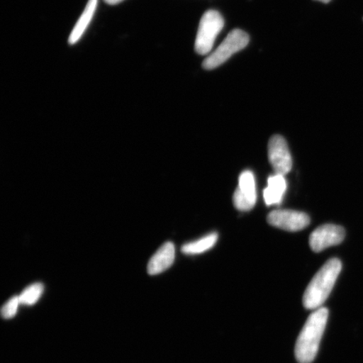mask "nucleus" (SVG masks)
<instances>
[{"mask_svg": "<svg viewBox=\"0 0 363 363\" xmlns=\"http://www.w3.org/2000/svg\"><path fill=\"white\" fill-rule=\"evenodd\" d=\"M342 269V262L338 258H331L317 272L303 294V306L307 310L321 308L333 291Z\"/></svg>", "mask_w": 363, "mask_h": 363, "instance_id": "nucleus-2", "label": "nucleus"}, {"mask_svg": "<svg viewBox=\"0 0 363 363\" xmlns=\"http://www.w3.org/2000/svg\"><path fill=\"white\" fill-rule=\"evenodd\" d=\"M267 222L277 228L294 233L306 228L311 223V218L301 211L277 210L272 211L267 216Z\"/></svg>", "mask_w": 363, "mask_h": 363, "instance_id": "nucleus-7", "label": "nucleus"}, {"mask_svg": "<svg viewBox=\"0 0 363 363\" xmlns=\"http://www.w3.org/2000/svg\"><path fill=\"white\" fill-rule=\"evenodd\" d=\"M328 317V308L322 307L308 316L295 346V357L299 363H311L315 359Z\"/></svg>", "mask_w": 363, "mask_h": 363, "instance_id": "nucleus-1", "label": "nucleus"}, {"mask_svg": "<svg viewBox=\"0 0 363 363\" xmlns=\"http://www.w3.org/2000/svg\"><path fill=\"white\" fill-rule=\"evenodd\" d=\"M97 6L98 0H89L87 6H86L78 21H77L74 29L72 30L69 39H68V43H69L70 45L76 44L79 42L82 36H83L91 21H92Z\"/></svg>", "mask_w": 363, "mask_h": 363, "instance_id": "nucleus-11", "label": "nucleus"}, {"mask_svg": "<svg viewBox=\"0 0 363 363\" xmlns=\"http://www.w3.org/2000/svg\"><path fill=\"white\" fill-rule=\"evenodd\" d=\"M248 43L249 36L245 31L239 29L230 31L216 51L204 59L203 67L206 70L215 69L235 53L242 51Z\"/></svg>", "mask_w": 363, "mask_h": 363, "instance_id": "nucleus-4", "label": "nucleus"}, {"mask_svg": "<svg viewBox=\"0 0 363 363\" xmlns=\"http://www.w3.org/2000/svg\"><path fill=\"white\" fill-rule=\"evenodd\" d=\"M104 1L108 4H110V6H116V4L123 2L124 0H104Z\"/></svg>", "mask_w": 363, "mask_h": 363, "instance_id": "nucleus-15", "label": "nucleus"}, {"mask_svg": "<svg viewBox=\"0 0 363 363\" xmlns=\"http://www.w3.org/2000/svg\"><path fill=\"white\" fill-rule=\"evenodd\" d=\"M224 25L223 17L219 12L211 10L203 13L195 40V51L199 55H207L212 51L217 36Z\"/></svg>", "mask_w": 363, "mask_h": 363, "instance_id": "nucleus-3", "label": "nucleus"}, {"mask_svg": "<svg viewBox=\"0 0 363 363\" xmlns=\"http://www.w3.org/2000/svg\"><path fill=\"white\" fill-rule=\"evenodd\" d=\"M217 240V233L208 234L201 239L195 240V242L184 245L182 247V252L186 255H198V254L206 252L214 247Z\"/></svg>", "mask_w": 363, "mask_h": 363, "instance_id": "nucleus-12", "label": "nucleus"}, {"mask_svg": "<svg viewBox=\"0 0 363 363\" xmlns=\"http://www.w3.org/2000/svg\"><path fill=\"white\" fill-rule=\"evenodd\" d=\"M346 235L343 227L328 224L318 227L311 235L310 246L315 252L337 246L343 242Z\"/></svg>", "mask_w": 363, "mask_h": 363, "instance_id": "nucleus-8", "label": "nucleus"}, {"mask_svg": "<svg viewBox=\"0 0 363 363\" xmlns=\"http://www.w3.org/2000/svg\"><path fill=\"white\" fill-rule=\"evenodd\" d=\"M44 291L43 284L36 283L27 287L21 295H19L21 305L33 306L39 301Z\"/></svg>", "mask_w": 363, "mask_h": 363, "instance_id": "nucleus-13", "label": "nucleus"}, {"mask_svg": "<svg viewBox=\"0 0 363 363\" xmlns=\"http://www.w3.org/2000/svg\"><path fill=\"white\" fill-rule=\"evenodd\" d=\"M287 189V183L284 175L275 174L267 179V188L263 191L265 203L267 206L279 204L283 201Z\"/></svg>", "mask_w": 363, "mask_h": 363, "instance_id": "nucleus-10", "label": "nucleus"}, {"mask_svg": "<svg viewBox=\"0 0 363 363\" xmlns=\"http://www.w3.org/2000/svg\"><path fill=\"white\" fill-rule=\"evenodd\" d=\"M175 259V247L172 242H166L154 254L147 265L150 275H157L167 270L174 264Z\"/></svg>", "mask_w": 363, "mask_h": 363, "instance_id": "nucleus-9", "label": "nucleus"}, {"mask_svg": "<svg viewBox=\"0 0 363 363\" xmlns=\"http://www.w3.org/2000/svg\"><path fill=\"white\" fill-rule=\"evenodd\" d=\"M21 305L19 296H13L2 308L1 314L4 319L15 317Z\"/></svg>", "mask_w": 363, "mask_h": 363, "instance_id": "nucleus-14", "label": "nucleus"}, {"mask_svg": "<svg viewBox=\"0 0 363 363\" xmlns=\"http://www.w3.org/2000/svg\"><path fill=\"white\" fill-rule=\"evenodd\" d=\"M257 202L255 177L253 172L246 170L239 177L238 187L233 195V203L240 211L252 210Z\"/></svg>", "mask_w": 363, "mask_h": 363, "instance_id": "nucleus-5", "label": "nucleus"}, {"mask_svg": "<svg viewBox=\"0 0 363 363\" xmlns=\"http://www.w3.org/2000/svg\"><path fill=\"white\" fill-rule=\"evenodd\" d=\"M316 1H320L324 4H328L331 1V0H316Z\"/></svg>", "mask_w": 363, "mask_h": 363, "instance_id": "nucleus-16", "label": "nucleus"}, {"mask_svg": "<svg viewBox=\"0 0 363 363\" xmlns=\"http://www.w3.org/2000/svg\"><path fill=\"white\" fill-rule=\"evenodd\" d=\"M269 159L275 174L284 176L291 171L292 157L283 136H272L269 143Z\"/></svg>", "mask_w": 363, "mask_h": 363, "instance_id": "nucleus-6", "label": "nucleus"}]
</instances>
